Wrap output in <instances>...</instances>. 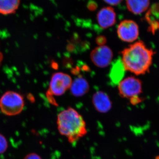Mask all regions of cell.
<instances>
[{"label": "cell", "instance_id": "cell-1", "mask_svg": "<svg viewBox=\"0 0 159 159\" xmlns=\"http://www.w3.org/2000/svg\"><path fill=\"white\" fill-rule=\"evenodd\" d=\"M121 54V60L125 70L139 75L145 74L149 70L154 52L140 41L124 49Z\"/></svg>", "mask_w": 159, "mask_h": 159}, {"label": "cell", "instance_id": "cell-2", "mask_svg": "<svg viewBox=\"0 0 159 159\" xmlns=\"http://www.w3.org/2000/svg\"><path fill=\"white\" fill-rule=\"evenodd\" d=\"M60 133L74 142L86 134L85 123L82 117L74 109L69 107L61 112L57 118Z\"/></svg>", "mask_w": 159, "mask_h": 159}, {"label": "cell", "instance_id": "cell-3", "mask_svg": "<svg viewBox=\"0 0 159 159\" xmlns=\"http://www.w3.org/2000/svg\"><path fill=\"white\" fill-rule=\"evenodd\" d=\"M24 106V97L17 92L7 91L0 98V109L6 116L18 115L22 111Z\"/></svg>", "mask_w": 159, "mask_h": 159}, {"label": "cell", "instance_id": "cell-4", "mask_svg": "<svg viewBox=\"0 0 159 159\" xmlns=\"http://www.w3.org/2000/svg\"><path fill=\"white\" fill-rule=\"evenodd\" d=\"M70 76L61 72L54 73L51 77L47 96L52 99L53 96H60L70 89L72 83Z\"/></svg>", "mask_w": 159, "mask_h": 159}, {"label": "cell", "instance_id": "cell-5", "mask_svg": "<svg viewBox=\"0 0 159 159\" xmlns=\"http://www.w3.org/2000/svg\"><path fill=\"white\" fill-rule=\"evenodd\" d=\"M120 96L123 98L133 99H139L138 96L142 92L141 80L134 77H127L122 80L118 84Z\"/></svg>", "mask_w": 159, "mask_h": 159}, {"label": "cell", "instance_id": "cell-6", "mask_svg": "<svg viewBox=\"0 0 159 159\" xmlns=\"http://www.w3.org/2000/svg\"><path fill=\"white\" fill-rule=\"evenodd\" d=\"M117 34L123 41L133 42L139 37V26L135 22L132 20H124L118 26Z\"/></svg>", "mask_w": 159, "mask_h": 159}, {"label": "cell", "instance_id": "cell-7", "mask_svg": "<svg viewBox=\"0 0 159 159\" xmlns=\"http://www.w3.org/2000/svg\"><path fill=\"white\" fill-rule=\"evenodd\" d=\"M113 52L107 46H99L94 49L91 53L90 57L93 63L98 67L105 68L111 62Z\"/></svg>", "mask_w": 159, "mask_h": 159}, {"label": "cell", "instance_id": "cell-8", "mask_svg": "<svg viewBox=\"0 0 159 159\" xmlns=\"http://www.w3.org/2000/svg\"><path fill=\"white\" fill-rule=\"evenodd\" d=\"M116 13L113 8L104 7L97 14V21L102 29H107L114 25L116 22Z\"/></svg>", "mask_w": 159, "mask_h": 159}, {"label": "cell", "instance_id": "cell-9", "mask_svg": "<svg viewBox=\"0 0 159 159\" xmlns=\"http://www.w3.org/2000/svg\"><path fill=\"white\" fill-rule=\"evenodd\" d=\"M93 102L96 109L100 113L107 112L112 106L111 102L108 95L100 91L94 94Z\"/></svg>", "mask_w": 159, "mask_h": 159}, {"label": "cell", "instance_id": "cell-10", "mask_svg": "<svg viewBox=\"0 0 159 159\" xmlns=\"http://www.w3.org/2000/svg\"><path fill=\"white\" fill-rule=\"evenodd\" d=\"M125 70L121 58L113 63L110 71L109 77L111 81L115 85L119 84L123 79Z\"/></svg>", "mask_w": 159, "mask_h": 159}, {"label": "cell", "instance_id": "cell-11", "mask_svg": "<svg viewBox=\"0 0 159 159\" xmlns=\"http://www.w3.org/2000/svg\"><path fill=\"white\" fill-rule=\"evenodd\" d=\"M71 93L75 97H81L86 94L89 89V83L82 77H78L72 81L70 87Z\"/></svg>", "mask_w": 159, "mask_h": 159}, {"label": "cell", "instance_id": "cell-12", "mask_svg": "<svg viewBox=\"0 0 159 159\" xmlns=\"http://www.w3.org/2000/svg\"><path fill=\"white\" fill-rule=\"evenodd\" d=\"M149 4L150 0H126L127 9L134 14H140L146 11Z\"/></svg>", "mask_w": 159, "mask_h": 159}, {"label": "cell", "instance_id": "cell-13", "mask_svg": "<svg viewBox=\"0 0 159 159\" xmlns=\"http://www.w3.org/2000/svg\"><path fill=\"white\" fill-rule=\"evenodd\" d=\"M20 0H0V14H14L18 9Z\"/></svg>", "mask_w": 159, "mask_h": 159}, {"label": "cell", "instance_id": "cell-14", "mask_svg": "<svg viewBox=\"0 0 159 159\" xmlns=\"http://www.w3.org/2000/svg\"><path fill=\"white\" fill-rule=\"evenodd\" d=\"M8 142L5 136L0 134V154L5 152L8 148Z\"/></svg>", "mask_w": 159, "mask_h": 159}, {"label": "cell", "instance_id": "cell-15", "mask_svg": "<svg viewBox=\"0 0 159 159\" xmlns=\"http://www.w3.org/2000/svg\"><path fill=\"white\" fill-rule=\"evenodd\" d=\"M106 3L112 6H116L122 2V0H103Z\"/></svg>", "mask_w": 159, "mask_h": 159}, {"label": "cell", "instance_id": "cell-16", "mask_svg": "<svg viewBox=\"0 0 159 159\" xmlns=\"http://www.w3.org/2000/svg\"><path fill=\"white\" fill-rule=\"evenodd\" d=\"M24 159H42L37 154L31 153L27 155Z\"/></svg>", "mask_w": 159, "mask_h": 159}, {"label": "cell", "instance_id": "cell-17", "mask_svg": "<svg viewBox=\"0 0 159 159\" xmlns=\"http://www.w3.org/2000/svg\"><path fill=\"white\" fill-rule=\"evenodd\" d=\"M3 55L2 52H1L0 50V66H1V64H2V61L3 60Z\"/></svg>", "mask_w": 159, "mask_h": 159}, {"label": "cell", "instance_id": "cell-18", "mask_svg": "<svg viewBox=\"0 0 159 159\" xmlns=\"http://www.w3.org/2000/svg\"></svg>", "mask_w": 159, "mask_h": 159}]
</instances>
